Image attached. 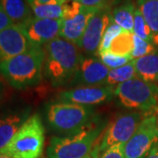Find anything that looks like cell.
Here are the masks:
<instances>
[{
  "mask_svg": "<svg viewBox=\"0 0 158 158\" xmlns=\"http://www.w3.org/2000/svg\"><path fill=\"white\" fill-rule=\"evenodd\" d=\"M46 76L55 87L70 84L84 56L78 46L57 37L44 46Z\"/></svg>",
  "mask_w": 158,
  "mask_h": 158,
  "instance_id": "1",
  "label": "cell"
},
{
  "mask_svg": "<svg viewBox=\"0 0 158 158\" xmlns=\"http://www.w3.org/2000/svg\"><path fill=\"white\" fill-rule=\"evenodd\" d=\"M44 62V49L34 45L21 55L0 62V73L12 87L26 89L40 81Z\"/></svg>",
  "mask_w": 158,
  "mask_h": 158,
  "instance_id": "2",
  "label": "cell"
},
{
  "mask_svg": "<svg viewBox=\"0 0 158 158\" xmlns=\"http://www.w3.org/2000/svg\"><path fill=\"white\" fill-rule=\"evenodd\" d=\"M106 124L98 118L88 125L85 129L71 135L54 136L48 147V158H85L90 156L95 148L98 136Z\"/></svg>",
  "mask_w": 158,
  "mask_h": 158,
  "instance_id": "3",
  "label": "cell"
},
{
  "mask_svg": "<svg viewBox=\"0 0 158 158\" xmlns=\"http://www.w3.org/2000/svg\"><path fill=\"white\" fill-rule=\"evenodd\" d=\"M46 118L56 132L71 135L85 129L93 120L94 110L70 102H53L46 106Z\"/></svg>",
  "mask_w": 158,
  "mask_h": 158,
  "instance_id": "4",
  "label": "cell"
},
{
  "mask_svg": "<svg viewBox=\"0 0 158 158\" xmlns=\"http://www.w3.org/2000/svg\"><path fill=\"white\" fill-rule=\"evenodd\" d=\"M45 145V128L39 114L30 116L0 153L12 158H40Z\"/></svg>",
  "mask_w": 158,
  "mask_h": 158,
  "instance_id": "5",
  "label": "cell"
},
{
  "mask_svg": "<svg viewBox=\"0 0 158 158\" xmlns=\"http://www.w3.org/2000/svg\"><path fill=\"white\" fill-rule=\"evenodd\" d=\"M114 96L125 108L158 113V85L135 77L118 85Z\"/></svg>",
  "mask_w": 158,
  "mask_h": 158,
  "instance_id": "6",
  "label": "cell"
},
{
  "mask_svg": "<svg viewBox=\"0 0 158 158\" xmlns=\"http://www.w3.org/2000/svg\"><path fill=\"white\" fill-rule=\"evenodd\" d=\"M158 142V114L142 118L135 134L124 146L126 158H146Z\"/></svg>",
  "mask_w": 158,
  "mask_h": 158,
  "instance_id": "7",
  "label": "cell"
},
{
  "mask_svg": "<svg viewBox=\"0 0 158 158\" xmlns=\"http://www.w3.org/2000/svg\"><path fill=\"white\" fill-rule=\"evenodd\" d=\"M143 118L142 114L137 112L118 116L106 131L98 146V153L102 154L116 144H126L135 134Z\"/></svg>",
  "mask_w": 158,
  "mask_h": 158,
  "instance_id": "8",
  "label": "cell"
},
{
  "mask_svg": "<svg viewBox=\"0 0 158 158\" xmlns=\"http://www.w3.org/2000/svg\"><path fill=\"white\" fill-rule=\"evenodd\" d=\"M113 22L111 6L100 8L90 18L86 27L79 48L87 54H96L99 48L103 35L108 26Z\"/></svg>",
  "mask_w": 158,
  "mask_h": 158,
  "instance_id": "9",
  "label": "cell"
},
{
  "mask_svg": "<svg viewBox=\"0 0 158 158\" xmlns=\"http://www.w3.org/2000/svg\"><path fill=\"white\" fill-rule=\"evenodd\" d=\"M113 87L101 86H78L63 90L58 95V101L70 102L83 106H91L111 101L114 96Z\"/></svg>",
  "mask_w": 158,
  "mask_h": 158,
  "instance_id": "10",
  "label": "cell"
},
{
  "mask_svg": "<svg viewBox=\"0 0 158 158\" xmlns=\"http://www.w3.org/2000/svg\"><path fill=\"white\" fill-rule=\"evenodd\" d=\"M19 27L22 29L32 44L42 47L58 37L62 27V19L31 17Z\"/></svg>",
  "mask_w": 158,
  "mask_h": 158,
  "instance_id": "11",
  "label": "cell"
},
{
  "mask_svg": "<svg viewBox=\"0 0 158 158\" xmlns=\"http://www.w3.org/2000/svg\"><path fill=\"white\" fill-rule=\"evenodd\" d=\"M110 69L100 59L96 57H84L78 69L69 85L83 86L106 85Z\"/></svg>",
  "mask_w": 158,
  "mask_h": 158,
  "instance_id": "12",
  "label": "cell"
},
{
  "mask_svg": "<svg viewBox=\"0 0 158 158\" xmlns=\"http://www.w3.org/2000/svg\"><path fill=\"white\" fill-rule=\"evenodd\" d=\"M34 46L19 26L8 27L0 31V62L21 55Z\"/></svg>",
  "mask_w": 158,
  "mask_h": 158,
  "instance_id": "13",
  "label": "cell"
},
{
  "mask_svg": "<svg viewBox=\"0 0 158 158\" xmlns=\"http://www.w3.org/2000/svg\"><path fill=\"white\" fill-rule=\"evenodd\" d=\"M99 9L83 6L81 11L72 16L62 19L60 36L78 46L90 19Z\"/></svg>",
  "mask_w": 158,
  "mask_h": 158,
  "instance_id": "14",
  "label": "cell"
},
{
  "mask_svg": "<svg viewBox=\"0 0 158 158\" xmlns=\"http://www.w3.org/2000/svg\"><path fill=\"white\" fill-rule=\"evenodd\" d=\"M28 113V111H25L0 118V150L10 142L18 130L29 118Z\"/></svg>",
  "mask_w": 158,
  "mask_h": 158,
  "instance_id": "15",
  "label": "cell"
},
{
  "mask_svg": "<svg viewBox=\"0 0 158 158\" xmlns=\"http://www.w3.org/2000/svg\"><path fill=\"white\" fill-rule=\"evenodd\" d=\"M133 61L138 77L158 85V48L147 56Z\"/></svg>",
  "mask_w": 158,
  "mask_h": 158,
  "instance_id": "16",
  "label": "cell"
},
{
  "mask_svg": "<svg viewBox=\"0 0 158 158\" xmlns=\"http://www.w3.org/2000/svg\"><path fill=\"white\" fill-rule=\"evenodd\" d=\"M0 4L14 25L19 26L32 17L26 0H0Z\"/></svg>",
  "mask_w": 158,
  "mask_h": 158,
  "instance_id": "17",
  "label": "cell"
},
{
  "mask_svg": "<svg viewBox=\"0 0 158 158\" xmlns=\"http://www.w3.org/2000/svg\"><path fill=\"white\" fill-rule=\"evenodd\" d=\"M135 7L132 1L127 0L112 10L113 22L119 26L124 31L133 33Z\"/></svg>",
  "mask_w": 158,
  "mask_h": 158,
  "instance_id": "18",
  "label": "cell"
},
{
  "mask_svg": "<svg viewBox=\"0 0 158 158\" xmlns=\"http://www.w3.org/2000/svg\"><path fill=\"white\" fill-rule=\"evenodd\" d=\"M138 9L154 35L153 44L158 47V0H137Z\"/></svg>",
  "mask_w": 158,
  "mask_h": 158,
  "instance_id": "19",
  "label": "cell"
},
{
  "mask_svg": "<svg viewBox=\"0 0 158 158\" xmlns=\"http://www.w3.org/2000/svg\"><path fill=\"white\" fill-rule=\"evenodd\" d=\"M135 77H138V76L136 73L134 61L132 60L131 62L127 63L122 67L114 69H110L106 85L114 88V87H117L120 84L127 82L130 79L135 78Z\"/></svg>",
  "mask_w": 158,
  "mask_h": 158,
  "instance_id": "20",
  "label": "cell"
},
{
  "mask_svg": "<svg viewBox=\"0 0 158 158\" xmlns=\"http://www.w3.org/2000/svg\"><path fill=\"white\" fill-rule=\"evenodd\" d=\"M35 18L48 19H62L63 14V6L45 4L41 5L33 0H26Z\"/></svg>",
  "mask_w": 158,
  "mask_h": 158,
  "instance_id": "21",
  "label": "cell"
},
{
  "mask_svg": "<svg viewBox=\"0 0 158 158\" xmlns=\"http://www.w3.org/2000/svg\"><path fill=\"white\" fill-rule=\"evenodd\" d=\"M134 49V33L122 31L113 40L108 52L120 56H130Z\"/></svg>",
  "mask_w": 158,
  "mask_h": 158,
  "instance_id": "22",
  "label": "cell"
},
{
  "mask_svg": "<svg viewBox=\"0 0 158 158\" xmlns=\"http://www.w3.org/2000/svg\"><path fill=\"white\" fill-rule=\"evenodd\" d=\"M134 34L140 37L141 39L147 40L148 42L153 43L154 35L150 27H148L147 22L145 21L144 18L141 14V11L136 8L135 11V19H134Z\"/></svg>",
  "mask_w": 158,
  "mask_h": 158,
  "instance_id": "23",
  "label": "cell"
},
{
  "mask_svg": "<svg viewBox=\"0 0 158 158\" xmlns=\"http://www.w3.org/2000/svg\"><path fill=\"white\" fill-rule=\"evenodd\" d=\"M122 31H123V29L119 26H118L117 24H115L114 22L111 23L108 26V27L103 35V38L100 42L99 48L98 49V52H97V55L99 56L102 53L107 51L110 48V46L112 44L113 40L115 39Z\"/></svg>",
  "mask_w": 158,
  "mask_h": 158,
  "instance_id": "24",
  "label": "cell"
},
{
  "mask_svg": "<svg viewBox=\"0 0 158 158\" xmlns=\"http://www.w3.org/2000/svg\"><path fill=\"white\" fill-rule=\"evenodd\" d=\"M156 47L151 42L141 39L140 37L134 34V49L131 54V59L135 60L138 58L145 56L152 53Z\"/></svg>",
  "mask_w": 158,
  "mask_h": 158,
  "instance_id": "25",
  "label": "cell"
},
{
  "mask_svg": "<svg viewBox=\"0 0 158 158\" xmlns=\"http://www.w3.org/2000/svg\"><path fill=\"white\" fill-rule=\"evenodd\" d=\"M100 60L104 62V64L109 69H114L119 68L126 65L127 63L132 61L130 56H120L112 54L108 51H106L99 55Z\"/></svg>",
  "mask_w": 158,
  "mask_h": 158,
  "instance_id": "26",
  "label": "cell"
},
{
  "mask_svg": "<svg viewBox=\"0 0 158 158\" xmlns=\"http://www.w3.org/2000/svg\"><path fill=\"white\" fill-rule=\"evenodd\" d=\"M125 144H116L100 154L98 158H126L124 152Z\"/></svg>",
  "mask_w": 158,
  "mask_h": 158,
  "instance_id": "27",
  "label": "cell"
},
{
  "mask_svg": "<svg viewBox=\"0 0 158 158\" xmlns=\"http://www.w3.org/2000/svg\"><path fill=\"white\" fill-rule=\"evenodd\" d=\"M83 6L89 8L100 9L110 5V0H77Z\"/></svg>",
  "mask_w": 158,
  "mask_h": 158,
  "instance_id": "28",
  "label": "cell"
},
{
  "mask_svg": "<svg viewBox=\"0 0 158 158\" xmlns=\"http://www.w3.org/2000/svg\"><path fill=\"white\" fill-rule=\"evenodd\" d=\"M12 25H14L11 22L10 18L7 16L5 10L3 9V7L0 4V31L6 29L8 27H11Z\"/></svg>",
  "mask_w": 158,
  "mask_h": 158,
  "instance_id": "29",
  "label": "cell"
},
{
  "mask_svg": "<svg viewBox=\"0 0 158 158\" xmlns=\"http://www.w3.org/2000/svg\"><path fill=\"white\" fill-rule=\"evenodd\" d=\"M34 2L41 4V5H45V4H54V5H61L63 6L68 0H33Z\"/></svg>",
  "mask_w": 158,
  "mask_h": 158,
  "instance_id": "30",
  "label": "cell"
},
{
  "mask_svg": "<svg viewBox=\"0 0 158 158\" xmlns=\"http://www.w3.org/2000/svg\"><path fill=\"white\" fill-rule=\"evenodd\" d=\"M146 158H158V142L153 147L150 153Z\"/></svg>",
  "mask_w": 158,
  "mask_h": 158,
  "instance_id": "31",
  "label": "cell"
},
{
  "mask_svg": "<svg viewBox=\"0 0 158 158\" xmlns=\"http://www.w3.org/2000/svg\"><path fill=\"white\" fill-rule=\"evenodd\" d=\"M98 156H99V154L97 152L96 150L94 149L93 150V152H92V154L90 155V156H87V157L85 158H98Z\"/></svg>",
  "mask_w": 158,
  "mask_h": 158,
  "instance_id": "32",
  "label": "cell"
},
{
  "mask_svg": "<svg viewBox=\"0 0 158 158\" xmlns=\"http://www.w3.org/2000/svg\"><path fill=\"white\" fill-rule=\"evenodd\" d=\"M0 158H12L9 156H6V155H4V154H1L0 153Z\"/></svg>",
  "mask_w": 158,
  "mask_h": 158,
  "instance_id": "33",
  "label": "cell"
},
{
  "mask_svg": "<svg viewBox=\"0 0 158 158\" xmlns=\"http://www.w3.org/2000/svg\"><path fill=\"white\" fill-rule=\"evenodd\" d=\"M1 93H2V86L0 85V96H1Z\"/></svg>",
  "mask_w": 158,
  "mask_h": 158,
  "instance_id": "34",
  "label": "cell"
},
{
  "mask_svg": "<svg viewBox=\"0 0 158 158\" xmlns=\"http://www.w3.org/2000/svg\"><path fill=\"white\" fill-rule=\"evenodd\" d=\"M72 1H77V0H72Z\"/></svg>",
  "mask_w": 158,
  "mask_h": 158,
  "instance_id": "35",
  "label": "cell"
}]
</instances>
